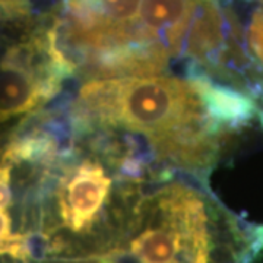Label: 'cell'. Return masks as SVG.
Wrapping results in <instances>:
<instances>
[{"instance_id": "obj_6", "label": "cell", "mask_w": 263, "mask_h": 263, "mask_svg": "<svg viewBox=\"0 0 263 263\" xmlns=\"http://www.w3.org/2000/svg\"><path fill=\"white\" fill-rule=\"evenodd\" d=\"M31 13V0H0V21H25Z\"/></svg>"}, {"instance_id": "obj_2", "label": "cell", "mask_w": 263, "mask_h": 263, "mask_svg": "<svg viewBox=\"0 0 263 263\" xmlns=\"http://www.w3.org/2000/svg\"><path fill=\"white\" fill-rule=\"evenodd\" d=\"M263 227L246 222L205 190L171 180L136 200L113 245L92 263H253Z\"/></svg>"}, {"instance_id": "obj_7", "label": "cell", "mask_w": 263, "mask_h": 263, "mask_svg": "<svg viewBox=\"0 0 263 263\" xmlns=\"http://www.w3.org/2000/svg\"><path fill=\"white\" fill-rule=\"evenodd\" d=\"M0 146H2V138H0Z\"/></svg>"}, {"instance_id": "obj_3", "label": "cell", "mask_w": 263, "mask_h": 263, "mask_svg": "<svg viewBox=\"0 0 263 263\" xmlns=\"http://www.w3.org/2000/svg\"><path fill=\"white\" fill-rule=\"evenodd\" d=\"M142 0H62L46 21L72 75L88 81L161 75L145 44Z\"/></svg>"}, {"instance_id": "obj_5", "label": "cell", "mask_w": 263, "mask_h": 263, "mask_svg": "<svg viewBox=\"0 0 263 263\" xmlns=\"http://www.w3.org/2000/svg\"><path fill=\"white\" fill-rule=\"evenodd\" d=\"M247 43L256 60L263 65V9L256 10L252 16Z\"/></svg>"}, {"instance_id": "obj_1", "label": "cell", "mask_w": 263, "mask_h": 263, "mask_svg": "<svg viewBox=\"0 0 263 263\" xmlns=\"http://www.w3.org/2000/svg\"><path fill=\"white\" fill-rule=\"evenodd\" d=\"M262 113L250 97L195 72L86 81L72 110L81 133L124 130L157 161L205 176L234 136Z\"/></svg>"}, {"instance_id": "obj_4", "label": "cell", "mask_w": 263, "mask_h": 263, "mask_svg": "<svg viewBox=\"0 0 263 263\" xmlns=\"http://www.w3.org/2000/svg\"><path fill=\"white\" fill-rule=\"evenodd\" d=\"M72 76L44 19L0 57V127L38 113Z\"/></svg>"}]
</instances>
